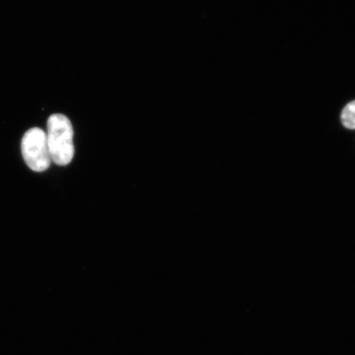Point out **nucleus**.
I'll return each instance as SVG.
<instances>
[{
  "instance_id": "obj_1",
  "label": "nucleus",
  "mask_w": 355,
  "mask_h": 355,
  "mask_svg": "<svg viewBox=\"0 0 355 355\" xmlns=\"http://www.w3.org/2000/svg\"><path fill=\"white\" fill-rule=\"evenodd\" d=\"M47 141L51 161L67 166L74 157L73 128L69 119L62 114L51 115L47 121Z\"/></svg>"
},
{
  "instance_id": "obj_2",
  "label": "nucleus",
  "mask_w": 355,
  "mask_h": 355,
  "mask_svg": "<svg viewBox=\"0 0 355 355\" xmlns=\"http://www.w3.org/2000/svg\"><path fill=\"white\" fill-rule=\"evenodd\" d=\"M21 154L24 161L35 172H43L51 166L46 132L39 128H31L21 140Z\"/></svg>"
},
{
  "instance_id": "obj_3",
  "label": "nucleus",
  "mask_w": 355,
  "mask_h": 355,
  "mask_svg": "<svg viewBox=\"0 0 355 355\" xmlns=\"http://www.w3.org/2000/svg\"><path fill=\"white\" fill-rule=\"evenodd\" d=\"M341 122L349 130H355V101L349 102L345 106L341 113Z\"/></svg>"
}]
</instances>
